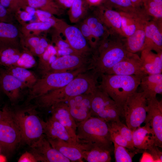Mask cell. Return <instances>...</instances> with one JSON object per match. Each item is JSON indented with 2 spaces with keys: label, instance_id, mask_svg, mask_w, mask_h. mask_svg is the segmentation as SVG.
Returning a JSON list of instances; mask_svg holds the SVG:
<instances>
[{
  "label": "cell",
  "instance_id": "1",
  "mask_svg": "<svg viewBox=\"0 0 162 162\" xmlns=\"http://www.w3.org/2000/svg\"><path fill=\"white\" fill-rule=\"evenodd\" d=\"M99 76V74L93 68L81 73L65 86L35 99L36 106L49 109L53 105L65 102L70 98L92 94L97 88Z\"/></svg>",
  "mask_w": 162,
  "mask_h": 162
},
{
  "label": "cell",
  "instance_id": "2",
  "mask_svg": "<svg viewBox=\"0 0 162 162\" xmlns=\"http://www.w3.org/2000/svg\"><path fill=\"white\" fill-rule=\"evenodd\" d=\"M117 34H110L99 43L93 52V69L100 75L124 58L128 52L125 47L124 39Z\"/></svg>",
  "mask_w": 162,
  "mask_h": 162
},
{
  "label": "cell",
  "instance_id": "3",
  "mask_svg": "<svg viewBox=\"0 0 162 162\" xmlns=\"http://www.w3.org/2000/svg\"><path fill=\"white\" fill-rule=\"evenodd\" d=\"M76 123V134L79 143L90 148L97 146L111 151L113 143L109 122L100 118L91 116Z\"/></svg>",
  "mask_w": 162,
  "mask_h": 162
},
{
  "label": "cell",
  "instance_id": "4",
  "mask_svg": "<svg viewBox=\"0 0 162 162\" xmlns=\"http://www.w3.org/2000/svg\"><path fill=\"white\" fill-rule=\"evenodd\" d=\"M100 76L101 81L98 87L106 92L122 109L128 97L136 92L142 78L135 75L104 74Z\"/></svg>",
  "mask_w": 162,
  "mask_h": 162
},
{
  "label": "cell",
  "instance_id": "5",
  "mask_svg": "<svg viewBox=\"0 0 162 162\" xmlns=\"http://www.w3.org/2000/svg\"><path fill=\"white\" fill-rule=\"evenodd\" d=\"M12 118L21 134L22 141L30 147L44 135V123L34 107L13 111Z\"/></svg>",
  "mask_w": 162,
  "mask_h": 162
},
{
  "label": "cell",
  "instance_id": "6",
  "mask_svg": "<svg viewBox=\"0 0 162 162\" xmlns=\"http://www.w3.org/2000/svg\"><path fill=\"white\" fill-rule=\"evenodd\" d=\"M92 67L89 66L65 72L50 73L42 75L29 89L27 101L65 86L79 74L92 69Z\"/></svg>",
  "mask_w": 162,
  "mask_h": 162
},
{
  "label": "cell",
  "instance_id": "7",
  "mask_svg": "<svg viewBox=\"0 0 162 162\" xmlns=\"http://www.w3.org/2000/svg\"><path fill=\"white\" fill-rule=\"evenodd\" d=\"M91 116L110 123L120 120L123 110L106 92L98 87L92 93Z\"/></svg>",
  "mask_w": 162,
  "mask_h": 162
},
{
  "label": "cell",
  "instance_id": "8",
  "mask_svg": "<svg viewBox=\"0 0 162 162\" xmlns=\"http://www.w3.org/2000/svg\"><path fill=\"white\" fill-rule=\"evenodd\" d=\"M123 117L127 126L132 131L144 122L147 111V100L142 92H135L127 99L123 107Z\"/></svg>",
  "mask_w": 162,
  "mask_h": 162
},
{
  "label": "cell",
  "instance_id": "9",
  "mask_svg": "<svg viewBox=\"0 0 162 162\" xmlns=\"http://www.w3.org/2000/svg\"><path fill=\"white\" fill-rule=\"evenodd\" d=\"M147 115L144 122L152 131L155 145L162 146V103L156 98H147Z\"/></svg>",
  "mask_w": 162,
  "mask_h": 162
},
{
  "label": "cell",
  "instance_id": "10",
  "mask_svg": "<svg viewBox=\"0 0 162 162\" xmlns=\"http://www.w3.org/2000/svg\"><path fill=\"white\" fill-rule=\"evenodd\" d=\"M91 65L93 66L92 56L66 55L57 58L41 74L65 72Z\"/></svg>",
  "mask_w": 162,
  "mask_h": 162
},
{
  "label": "cell",
  "instance_id": "11",
  "mask_svg": "<svg viewBox=\"0 0 162 162\" xmlns=\"http://www.w3.org/2000/svg\"><path fill=\"white\" fill-rule=\"evenodd\" d=\"M22 141L21 134L11 116L0 122V148L5 152L11 153Z\"/></svg>",
  "mask_w": 162,
  "mask_h": 162
},
{
  "label": "cell",
  "instance_id": "12",
  "mask_svg": "<svg viewBox=\"0 0 162 162\" xmlns=\"http://www.w3.org/2000/svg\"><path fill=\"white\" fill-rule=\"evenodd\" d=\"M104 74L135 75L142 78L148 75L145 71L140 57L135 53L129 52L124 58Z\"/></svg>",
  "mask_w": 162,
  "mask_h": 162
},
{
  "label": "cell",
  "instance_id": "13",
  "mask_svg": "<svg viewBox=\"0 0 162 162\" xmlns=\"http://www.w3.org/2000/svg\"><path fill=\"white\" fill-rule=\"evenodd\" d=\"M60 33L64 36L70 46L80 55L92 56V50L76 25H69L65 22Z\"/></svg>",
  "mask_w": 162,
  "mask_h": 162
},
{
  "label": "cell",
  "instance_id": "14",
  "mask_svg": "<svg viewBox=\"0 0 162 162\" xmlns=\"http://www.w3.org/2000/svg\"><path fill=\"white\" fill-rule=\"evenodd\" d=\"M30 147L38 162H71L51 146L45 135Z\"/></svg>",
  "mask_w": 162,
  "mask_h": 162
},
{
  "label": "cell",
  "instance_id": "15",
  "mask_svg": "<svg viewBox=\"0 0 162 162\" xmlns=\"http://www.w3.org/2000/svg\"><path fill=\"white\" fill-rule=\"evenodd\" d=\"M92 94H90L80 95L70 98L64 102L76 123L84 121L92 116Z\"/></svg>",
  "mask_w": 162,
  "mask_h": 162
},
{
  "label": "cell",
  "instance_id": "16",
  "mask_svg": "<svg viewBox=\"0 0 162 162\" xmlns=\"http://www.w3.org/2000/svg\"><path fill=\"white\" fill-rule=\"evenodd\" d=\"M49 109L51 111L50 117L61 123L70 136L79 142L76 134V123L70 114L66 103L63 102L56 104Z\"/></svg>",
  "mask_w": 162,
  "mask_h": 162
},
{
  "label": "cell",
  "instance_id": "17",
  "mask_svg": "<svg viewBox=\"0 0 162 162\" xmlns=\"http://www.w3.org/2000/svg\"><path fill=\"white\" fill-rule=\"evenodd\" d=\"M47 139L54 148L68 159L71 162H83V151L90 148L89 147L86 145L73 144L58 139Z\"/></svg>",
  "mask_w": 162,
  "mask_h": 162
},
{
  "label": "cell",
  "instance_id": "18",
  "mask_svg": "<svg viewBox=\"0 0 162 162\" xmlns=\"http://www.w3.org/2000/svg\"><path fill=\"white\" fill-rule=\"evenodd\" d=\"M0 87L12 102L17 100L22 90L26 88L20 81L5 69L0 70Z\"/></svg>",
  "mask_w": 162,
  "mask_h": 162
},
{
  "label": "cell",
  "instance_id": "19",
  "mask_svg": "<svg viewBox=\"0 0 162 162\" xmlns=\"http://www.w3.org/2000/svg\"><path fill=\"white\" fill-rule=\"evenodd\" d=\"M94 10L110 34L116 33L125 37L122 29V17L120 13L103 5L98 6Z\"/></svg>",
  "mask_w": 162,
  "mask_h": 162
},
{
  "label": "cell",
  "instance_id": "20",
  "mask_svg": "<svg viewBox=\"0 0 162 162\" xmlns=\"http://www.w3.org/2000/svg\"><path fill=\"white\" fill-rule=\"evenodd\" d=\"M21 35L20 28L13 23L0 22V48H19Z\"/></svg>",
  "mask_w": 162,
  "mask_h": 162
},
{
  "label": "cell",
  "instance_id": "21",
  "mask_svg": "<svg viewBox=\"0 0 162 162\" xmlns=\"http://www.w3.org/2000/svg\"><path fill=\"white\" fill-rule=\"evenodd\" d=\"M44 131L47 138L58 139L73 144H82L73 139L61 123L50 117L44 121Z\"/></svg>",
  "mask_w": 162,
  "mask_h": 162
},
{
  "label": "cell",
  "instance_id": "22",
  "mask_svg": "<svg viewBox=\"0 0 162 162\" xmlns=\"http://www.w3.org/2000/svg\"><path fill=\"white\" fill-rule=\"evenodd\" d=\"M84 19L93 37L95 46V49L99 43L109 36L110 33L105 24L94 10L92 13H88Z\"/></svg>",
  "mask_w": 162,
  "mask_h": 162
},
{
  "label": "cell",
  "instance_id": "23",
  "mask_svg": "<svg viewBox=\"0 0 162 162\" xmlns=\"http://www.w3.org/2000/svg\"><path fill=\"white\" fill-rule=\"evenodd\" d=\"M145 41L143 49L162 52V35L158 26L155 22H146L145 26Z\"/></svg>",
  "mask_w": 162,
  "mask_h": 162
},
{
  "label": "cell",
  "instance_id": "24",
  "mask_svg": "<svg viewBox=\"0 0 162 162\" xmlns=\"http://www.w3.org/2000/svg\"><path fill=\"white\" fill-rule=\"evenodd\" d=\"M133 142L134 147L139 152L156 146L152 131L146 125L140 126L133 131Z\"/></svg>",
  "mask_w": 162,
  "mask_h": 162
},
{
  "label": "cell",
  "instance_id": "25",
  "mask_svg": "<svg viewBox=\"0 0 162 162\" xmlns=\"http://www.w3.org/2000/svg\"><path fill=\"white\" fill-rule=\"evenodd\" d=\"M141 51L140 58L146 73L148 75L162 73V52L156 54L147 49Z\"/></svg>",
  "mask_w": 162,
  "mask_h": 162
},
{
  "label": "cell",
  "instance_id": "26",
  "mask_svg": "<svg viewBox=\"0 0 162 162\" xmlns=\"http://www.w3.org/2000/svg\"><path fill=\"white\" fill-rule=\"evenodd\" d=\"M140 85L147 98H156L157 94L162 93V73L143 76Z\"/></svg>",
  "mask_w": 162,
  "mask_h": 162
},
{
  "label": "cell",
  "instance_id": "27",
  "mask_svg": "<svg viewBox=\"0 0 162 162\" xmlns=\"http://www.w3.org/2000/svg\"><path fill=\"white\" fill-rule=\"evenodd\" d=\"M146 22L139 26L133 34L125 38L124 45L128 52L136 53L143 49L145 41Z\"/></svg>",
  "mask_w": 162,
  "mask_h": 162
},
{
  "label": "cell",
  "instance_id": "28",
  "mask_svg": "<svg viewBox=\"0 0 162 162\" xmlns=\"http://www.w3.org/2000/svg\"><path fill=\"white\" fill-rule=\"evenodd\" d=\"M8 72L20 81L26 88H31L38 79L33 72L27 69L13 66L5 68Z\"/></svg>",
  "mask_w": 162,
  "mask_h": 162
},
{
  "label": "cell",
  "instance_id": "29",
  "mask_svg": "<svg viewBox=\"0 0 162 162\" xmlns=\"http://www.w3.org/2000/svg\"><path fill=\"white\" fill-rule=\"evenodd\" d=\"M89 8L86 0H75L68 12L70 22L76 23L84 19Z\"/></svg>",
  "mask_w": 162,
  "mask_h": 162
},
{
  "label": "cell",
  "instance_id": "30",
  "mask_svg": "<svg viewBox=\"0 0 162 162\" xmlns=\"http://www.w3.org/2000/svg\"><path fill=\"white\" fill-rule=\"evenodd\" d=\"M111 151L97 146L93 147L83 152V158L88 162H110Z\"/></svg>",
  "mask_w": 162,
  "mask_h": 162
},
{
  "label": "cell",
  "instance_id": "31",
  "mask_svg": "<svg viewBox=\"0 0 162 162\" xmlns=\"http://www.w3.org/2000/svg\"><path fill=\"white\" fill-rule=\"evenodd\" d=\"M28 5L36 9L48 12L53 15L60 16L64 13V10L61 8L54 0H26Z\"/></svg>",
  "mask_w": 162,
  "mask_h": 162
},
{
  "label": "cell",
  "instance_id": "32",
  "mask_svg": "<svg viewBox=\"0 0 162 162\" xmlns=\"http://www.w3.org/2000/svg\"><path fill=\"white\" fill-rule=\"evenodd\" d=\"M134 13L122 12L120 13L122 17V29L125 37L126 38L132 35L137 28L146 22L134 16Z\"/></svg>",
  "mask_w": 162,
  "mask_h": 162
},
{
  "label": "cell",
  "instance_id": "33",
  "mask_svg": "<svg viewBox=\"0 0 162 162\" xmlns=\"http://www.w3.org/2000/svg\"><path fill=\"white\" fill-rule=\"evenodd\" d=\"M51 27V25L48 22L37 21L25 24L20 29L23 36H39L42 32L47 31Z\"/></svg>",
  "mask_w": 162,
  "mask_h": 162
},
{
  "label": "cell",
  "instance_id": "34",
  "mask_svg": "<svg viewBox=\"0 0 162 162\" xmlns=\"http://www.w3.org/2000/svg\"><path fill=\"white\" fill-rule=\"evenodd\" d=\"M21 52L18 48L10 47L0 48V65L5 68L14 66Z\"/></svg>",
  "mask_w": 162,
  "mask_h": 162
},
{
  "label": "cell",
  "instance_id": "35",
  "mask_svg": "<svg viewBox=\"0 0 162 162\" xmlns=\"http://www.w3.org/2000/svg\"><path fill=\"white\" fill-rule=\"evenodd\" d=\"M57 54L56 48L50 44L44 53L39 57L38 68L41 74L56 59L55 55Z\"/></svg>",
  "mask_w": 162,
  "mask_h": 162
},
{
  "label": "cell",
  "instance_id": "36",
  "mask_svg": "<svg viewBox=\"0 0 162 162\" xmlns=\"http://www.w3.org/2000/svg\"><path fill=\"white\" fill-rule=\"evenodd\" d=\"M114 146V154L116 162H132L133 158L137 153V150L130 152L129 149L119 146L112 141Z\"/></svg>",
  "mask_w": 162,
  "mask_h": 162
},
{
  "label": "cell",
  "instance_id": "37",
  "mask_svg": "<svg viewBox=\"0 0 162 162\" xmlns=\"http://www.w3.org/2000/svg\"><path fill=\"white\" fill-rule=\"evenodd\" d=\"M54 30L52 35V41L55 44L56 50L64 51L69 54L80 55L70 46L66 40L62 39L60 32L55 29Z\"/></svg>",
  "mask_w": 162,
  "mask_h": 162
},
{
  "label": "cell",
  "instance_id": "38",
  "mask_svg": "<svg viewBox=\"0 0 162 162\" xmlns=\"http://www.w3.org/2000/svg\"><path fill=\"white\" fill-rule=\"evenodd\" d=\"M145 8L147 13L158 19H162V0H143Z\"/></svg>",
  "mask_w": 162,
  "mask_h": 162
},
{
  "label": "cell",
  "instance_id": "39",
  "mask_svg": "<svg viewBox=\"0 0 162 162\" xmlns=\"http://www.w3.org/2000/svg\"><path fill=\"white\" fill-rule=\"evenodd\" d=\"M34 56L29 52L23 50L19 59L14 66L27 69L32 68L35 66L36 64Z\"/></svg>",
  "mask_w": 162,
  "mask_h": 162
},
{
  "label": "cell",
  "instance_id": "40",
  "mask_svg": "<svg viewBox=\"0 0 162 162\" xmlns=\"http://www.w3.org/2000/svg\"><path fill=\"white\" fill-rule=\"evenodd\" d=\"M111 125L116 129L121 135L128 141L130 145L135 148L133 142V131L120 120L110 123Z\"/></svg>",
  "mask_w": 162,
  "mask_h": 162
},
{
  "label": "cell",
  "instance_id": "41",
  "mask_svg": "<svg viewBox=\"0 0 162 162\" xmlns=\"http://www.w3.org/2000/svg\"><path fill=\"white\" fill-rule=\"evenodd\" d=\"M40 38V36L25 37L22 34L20 40V46L23 50L30 52L39 45Z\"/></svg>",
  "mask_w": 162,
  "mask_h": 162
},
{
  "label": "cell",
  "instance_id": "42",
  "mask_svg": "<svg viewBox=\"0 0 162 162\" xmlns=\"http://www.w3.org/2000/svg\"><path fill=\"white\" fill-rule=\"evenodd\" d=\"M0 3L7 10L15 14L27 5L26 0H0Z\"/></svg>",
  "mask_w": 162,
  "mask_h": 162
},
{
  "label": "cell",
  "instance_id": "43",
  "mask_svg": "<svg viewBox=\"0 0 162 162\" xmlns=\"http://www.w3.org/2000/svg\"><path fill=\"white\" fill-rule=\"evenodd\" d=\"M104 5L109 3L122 11V12L132 13L136 12V8L133 5L130 0H107Z\"/></svg>",
  "mask_w": 162,
  "mask_h": 162
},
{
  "label": "cell",
  "instance_id": "44",
  "mask_svg": "<svg viewBox=\"0 0 162 162\" xmlns=\"http://www.w3.org/2000/svg\"><path fill=\"white\" fill-rule=\"evenodd\" d=\"M110 131L112 142H114L117 144L130 150L135 151L136 149L132 147L123 137L118 131L112 126L110 124Z\"/></svg>",
  "mask_w": 162,
  "mask_h": 162
},
{
  "label": "cell",
  "instance_id": "45",
  "mask_svg": "<svg viewBox=\"0 0 162 162\" xmlns=\"http://www.w3.org/2000/svg\"><path fill=\"white\" fill-rule=\"evenodd\" d=\"M77 23L78 24L76 26L80 30L93 51L95 47L94 40L89 28L85 20L84 19Z\"/></svg>",
  "mask_w": 162,
  "mask_h": 162
},
{
  "label": "cell",
  "instance_id": "46",
  "mask_svg": "<svg viewBox=\"0 0 162 162\" xmlns=\"http://www.w3.org/2000/svg\"><path fill=\"white\" fill-rule=\"evenodd\" d=\"M15 19V14L7 10L0 3V22L13 23Z\"/></svg>",
  "mask_w": 162,
  "mask_h": 162
},
{
  "label": "cell",
  "instance_id": "47",
  "mask_svg": "<svg viewBox=\"0 0 162 162\" xmlns=\"http://www.w3.org/2000/svg\"><path fill=\"white\" fill-rule=\"evenodd\" d=\"M15 19L22 25H23L28 21L32 20L33 18L32 16L28 14L24 10H21L15 13Z\"/></svg>",
  "mask_w": 162,
  "mask_h": 162
},
{
  "label": "cell",
  "instance_id": "48",
  "mask_svg": "<svg viewBox=\"0 0 162 162\" xmlns=\"http://www.w3.org/2000/svg\"><path fill=\"white\" fill-rule=\"evenodd\" d=\"M151 154L154 162H162V152L158 149V147L154 146L149 149L146 150Z\"/></svg>",
  "mask_w": 162,
  "mask_h": 162
},
{
  "label": "cell",
  "instance_id": "49",
  "mask_svg": "<svg viewBox=\"0 0 162 162\" xmlns=\"http://www.w3.org/2000/svg\"><path fill=\"white\" fill-rule=\"evenodd\" d=\"M18 162H37L38 161L34 156L31 152H26L20 156Z\"/></svg>",
  "mask_w": 162,
  "mask_h": 162
},
{
  "label": "cell",
  "instance_id": "50",
  "mask_svg": "<svg viewBox=\"0 0 162 162\" xmlns=\"http://www.w3.org/2000/svg\"><path fill=\"white\" fill-rule=\"evenodd\" d=\"M56 2L64 10L70 8L75 0H56Z\"/></svg>",
  "mask_w": 162,
  "mask_h": 162
},
{
  "label": "cell",
  "instance_id": "51",
  "mask_svg": "<svg viewBox=\"0 0 162 162\" xmlns=\"http://www.w3.org/2000/svg\"><path fill=\"white\" fill-rule=\"evenodd\" d=\"M11 111L6 107L2 110H0V122L10 117L11 116Z\"/></svg>",
  "mask_w": 162,
  "mask_h": 162
},
{
  "label": "cell",
  "instance_id": "52",
  "mask_svg": "<svg viewBox=\"0 0 162 162\" xmlns=\"http://www.w3.org/2000/svg\"><path fill=\"white\" fill-rule=\"evenodd\" d=\"M140 162H154V159L150 153L145 151L142 157L140 160Z\"/></svg>",
  "mask_w": 162,
  "mask_h": 162
},
{
  "label": "cell",
  "instance_id": "53",
  "mask_svg": "<svg viewBox=\"0 0 162 162\" xmlns=\"http://www.w3.org/2000/svg\"><path fill=\"white\" fill-rule=\"evenodd\" d=\"M23 10L32 16L35 15L36 9L28 5L25 6Z\"/></svg>",
  "mask_w": 162,
  "mask_h": 162
},
{
  "label": "cell",
  "instance_id": "54",
  "mask_svg": "<svg viewBox=\"0 0 162 162\" xmlns=\"http://www.w3.org/2000/svg\"><path fill=\"white\" fill-rule=\"evenodd\" d=\"M39 44L44 48L46 49L50 44L49 43L45 37L40 36Z\"/></svg>",
  "mask_w": 162,
  "mask_h": 162
},
{
  "label": "cell",
  "instance_id": "55",
  "mask_svg": "<svg viewBox=\"0 0 162 162\" xmlns=\"http://www.w3.org/2000/svg\"><path fill=\"white\" fill-rule=\"evenodd\" d=\"M89 8L92 6H96L102 2V0H86Z\"/></svg>",
  "mask_w": 162,
  "mask_h": 162
},
{
  "label": "cell",
  "instance_id": "56",
  "mask_svg": "<svg viewBox=\"0 0 162 162\" xmlns=\"http://www.w3.org/2000/svg\"><path fill=\"white\" fill-rule=\"evenodd\" d=\"M134 6L136 8L139 5L140 0H130Z\"/></svg>",
  "mask_w": 162,
  "mask_h": 162
},
{
  "label": "cell",
  "instance_id": "57",
  "mask_svg": "<svg viewBox=\"0 0 162 162\" xmlns=\"http://www.w3.org/2000/svg\"><path fill=\"white\" fill-rule=\"evenodd\" d=\"M6 160V159L5 157L3 155H0V162H5Z\"/></svg>",
  "mask_w": 162,
  "mask_h": 162
}]
</instances>
